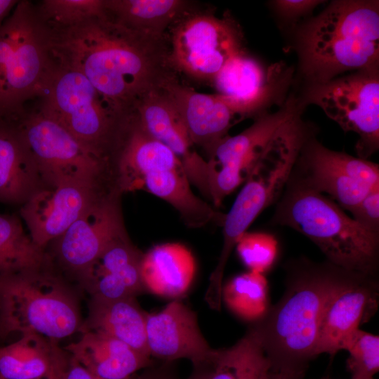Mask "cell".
<instances>
[{"mask_svg": "<svg viewBox=\"0 0 379 379\" xmlns=\"http://www.w3.org/2000/svg\"><path fill=\"white\" fill-rule=\"evenodd\" d=\"M208 366L194 368L192 373L185 379H208Z\"/></svg>", "mask_w": 379, "mask_h": 379, "instance_id": "obj_40", "label": "cell"}, {"mask_svg": "<svg viewBox=\"0 0 379 379\" xmlns=\"http://www.w3.org/2000/svg\"><path fill=\"white\" fill-rule=\"evenodd\" d=\"M69 357L57 341L24 333L17 341L0 347V373L5 379H47Z\"/></svg>", "mask_w": 379, "mask_h": 379, "instance_id": "obj_26", "label": "cell"}, {"mask_svg": "<svg viewBox=\"0 0 379 379\" xmlns=\"http://www.w3.org/2000/svg\"><path fill=\"white\" fill-rule=\"evenodd\" d=\"M347 366L351 379H374L379 370V337L360 328L346 344Z\"/></svg>", "mask_w": 379, "mask_h": 379, "instance_id": "obj_32", "label": "cell"}, {"mask_svg": "<svg viewBox=\"0 0 379 379\" xmlns=\"http://www.w3.org/2000/svg\"><path fill=\"white\" fill-rule=\"evenodd\" d=\"M149 354L162 361L187 359L193 368L211 364L217 352L204 338L197 314L177 299L146 317Z\"/></svg>", "mask_w": 379, "mask_h": 379, "instance_id": "obj_17", "label": "cell"}, {"mask_svg": "<svg viewBox=\"0 0 379 379\" xmlns=\"http://www.w3.org/2000/svg\"><path fill=\"white\" fill-rule=\"evenodd\" d=\"M195 260L191 251L179 243H166L143 253L140 274L145 291L177 298L189 289L195 274Z\"/></svg>", "mask_w": 379, "mask_h": 379, "instance_id": "obj_25", "label": "cell"}, {"mask_svg": "<svg viewBox=\"0 0 379 379\" xmlns=\"http://www.w3.org/2000/svg\"><path fill=\"white\" fill-rule=\"evenodd\" d=\"M272 369L255 324L234 345L217 350L208 379H270Z\"/></svg>", "mask_w": 379, "mask_h": 379, "instance_id": "obj_28", "label": "cell"}, {"mask_svg": "<svg viewBox=\"0 0 379 379\" xmlns=\"http://www.w3.org/2000/svg\"><path fill=\"white\" fill-rule=\"evenodd\" d=\"M236 247L239 258L250 271L262 274L271 267L277 253L276 239L264 232H245Z\"/></svg>", "mask_w": 379, "mask_h": 379, "instance_id": "obj_33", "label": "cell"}, {"mask_svg": "<svg viewBox=\"0 0 379 379\" xmlns=\"http://www.w3.org/2000/svg\"><path fill=\"white\" fill-rule=\"evenodd\" d=\"M267 282L263 274L250 271L222 286V301L239 317L259 321L268 310Z\"/></svg>", "mask_w": 379, "mask_h": 379, "instance_id": "obj_30", "label": "cell"}, {"mask_svg": "<svg viewBox=\"0 0 379 379\" xmlns=\"http://www.w3.org/2000/svg\"><path fill=\"white\" fill-rule=\"evenodd\" d=\"M82 321L74 289L51 267L0 274V334L58 342L79 332Z\"/></svg>", "mask_w": 379, "mask_h": 379, "instance_id": "obj_6", "label": "cell"}, {"mask_svg": "<svg viewBox=\"0 0 379 379\" xmlns=\"http://www.w3.org/2000/svg\"><path fill=\"white\" fill-rule=\"evenodd\" d=\"M163 89L176 106L193 145L204 149L209 159L218 145L228 136L237 117L259 109L218 93L197 92L180 84L177 78Z\"/></svg>", "mask_w": 379, "mask_h": 379, "instance_id": "obj_16", "label": "cell"}, {"mask_svg": "<svg viewBox=\"0 0 379 379\" xmlns=\"http://www.w3.org/2000/svg\"><path fill=\"white\" fill-rule=\"evenodd\" d=\"M117 185L122 193L145 190L171 204L190 227L224 215L196 196L183 164L166 145L149 135L134 116L114 161Z\"/></svg>", "mask_w": 379, "mask_h": 379, "instance_id": "obj_5", "label": "cell"}, {"mask_svg": "<svg viewBox=\"0 0 379 379\" xmlns=\"http://www.w3.org/2000/svg\"><path fill=\"white\" fill-rule=\"evenodd\" d=\"M319 379H333V378H328V377H323V378H319Z\"/></svg>", "mask_w": 379, "mask_h": 379, "instance_id": "obj_42", "label": "cell"}, {"mask_svg": "<svg viewBox=\"0 0 379 379\" xmlns=\"http://www.w3.org/2000/svg\"><path fill=\"white\" fill-rule=\"evenodd\" d=\"M173 364L174 362L162 361L159 366H149L130 379H178Z\"/></svg>", "mask_w": 379, "mask_h": 379, "instance_id": "obj_36", "label": "cell"}, {"mask_svg": "<svg viewBox=\"0 0 379 379\" xmlns=\"http://www.w3.org/2000/svg\"><path fill=\"white\" fill-rule=\"evenodd\" d=\"M37 99L39 109L114 167L133 116L117 112L84 74L55 60Z\"/></svg>", "mask_w": 379, "mask_h": 379, "instance_id": "obj_7", "label": "cell"}, {"mask_svg": "<svg viewBox=\"0 0 379 379\" xmlns=\"http://www.w3.org/2000/svg\"><path fill=\"white\" fill-rule=\"evenodd\" d=\"M379 286L376 276L352 272L330 298L321 323L317 356L344 350L352 335L376 312Z\"/></svg>", "mask_w": 379, "mask_h": 379, "instance_id": "obj_18", "label": "cell"}, {"mask_svg": "<svg viewBox=\"0 0 379 379\" xmlns=\"http://www.w3.org/2000/svg\"><path fill=\"white\" fill-rule=\"evenodd\" d=\"M64 347L80 364L100 379H130L136 372L152 366V357L107 335L87 331Z\"/></svg>", "mask_w": 379, "mask_h": 379, "instance_id": "obj_22", "label": "cell"}, {"mask_svg": "<svg viewBox=\"0 0 379 379\" xmlns=\"http://www.w3.org/2000/svg\"><path fill=\"white\" fill-rule=\"evenodd\" d=\"M115 191L121 192L77 182L46 187L21 206L20 215L33 242L46 250L95 200Z\"/></svg>", "mask_w": 379, "mask_h": 379, "instance_id": "obj_15", "label": "cell"}, {"mask_svg": "<svg viewBox=\"0 0 379 379\" xmlns=\"http://www.w3.org/2000/svg\"><path fill=\"white\" fill-rule=\"evenodd\" d=\"M0 379H5L0 373Z\"/></svg>", "mask_w": 379, "mask_h": 379, "instance_id": "obj_43", "label": "cell"}, {"mask_svg": "<svg viewBox=\"0 0 379 379\" xmlns=\"http://www.w3.org/2000/svg\"><path fill=\"white\" fill-rule=\"evenodd\" d=\"M11 122L30 151L46 187L77 182L118 189L112 166L37 107L26 109Z\"/></svg>", "mask_w": 379, "mask_h": 379, "instance_id": "obj_9", "label": "cell"}, {"mask_svg": "<svg viewBox=\"0 0 379 379\" xmlns=\"http://www.w3.org/2000/svg\"><path fill=\"white\" fill-rule=\"evenodd\" d=\"M271 222L307 237L338 267L377 274L379 234L365 230L331 199L291 177L277 201Z\"/></svg>", "mask_w": 379, "mask_h": 379, "instance_id": "obj_4", "label": "cell"}, {"mask_svg": "<svg viewBox=\"0 0 379 379\" xmlns=\"http://www.w3.org/2000/svg\"><path fill=\"white\" fill-rule=\"evenodd\" d=\"M140 126L171 149L181 160L190 183L210 200L209 179L214 168L193 149L181 116L164 89L152 91L136 105Z\"/></svg>", "mask_w": 379, "mask_h": 379, "instance_id": "obj_19", "label": "cell"}, {"mask_svg": "<svg viewBox=\"0 0 379 379\" xmlns=\"http://www.w3.org/2000/svg\"><path fill=\"white\" fill-rule=\"evenodd\" d=\"M350 213L363 228L379 234V187L370 192Z\"/></svg>", "mask_w": 379, "mask_h": 379, "instance_id": "obj_34", "label": "cell"}, {"mask_svg": "<svg viewBox=\"0 0 379 379\" xmlns=\"http://www.w3.org/2000/svg\"><path fill=\"white\" fill-rule=\"evenodd\" d=\"M46 187L15 126L0 120V202L22 206Z\"/></svg>", "mask_w": 379, "mask_h": 379, "instance_id": "obj_23", "label": "cell"}, {"mask_svg": "<svg viewBox=\"0 0 379 379\" xmlns=\"http://www.w3.org/2000/svg\"><path fill=\"white\" fill-rule=\"evenodd\" d=\"M298 44L301 70L312 84L377 67L378 1H332L303 27Z\"/></svg>", "mask_w": 379, "mask_h": 379, "instance_id": "obj_3", "label": "cell"}, {"mask_svg": "<svg viewBox=\"0 0 379 379\" xmlns=\"http://www.w3.org/2000/svg\"><path fill=\"white\" fill-rule=\"evenodd\" d=\"M51 259L25 232L19 218L0 214V274L51 267Z\"/></svg>", "mask_w": 379, "mask_h": 379, "instance_id": "obj_29", "label": "cell"}, {"mask_svg": "<svg viewBox=\"0 0 379 379\" xmlns=\"http://www.w3.org/2000/svg\"><path fill=\"white\" fill-rule=\"evenodd\" d=\"M190 9L184 0H104L105 13L111 20L154 39L166 38V31Z\"/></svg>", "mask_w": 379, "mask_h": 379, "instance_id": "obj_27", "label": "cell"}, {"mask_svg": "<svg viewBox=\"0 0 379 379\" xmlns=\"http://www.w3.org/2000/svg\"><path fill=\"white\" fill-rule=\"evenodd\" d=\"M67 364V362L64 366L53 372L47 379H62V375Z\"/></svg>", "mask_w": 379, "mask_h": 379, "instance_id": "obj_41", "label": "cell"}, {"mask_svg": "<svg viewBox=\"0 0 379 379\" xmlns=\"http://www.w3.org/2000/svg\"><path fill=\"white\" fill-rule=\"evenodd\" d=\"M307 187L328 194L350 212L379 187V166L324 147L310 137L304 143L290 175Z\"/></svg>", "mask_w": 379, "mask_h": 379, "instance_id": "obj_12", "label": "cell"}, {"mask_svg": "<svg viewBox=\"0 0 379 379\" xmlns=\"http://www.w3.org/2000/svg\"><path fill=\"white\" fill-rule=\"evenodd\" d=\"M307 366H272L270 379H303Z\"/></svg>", "mask_w": 379, "mask_h": 379, "instance_id": "obj_38", "label": "cell"}, {"mask_svg": "<svg viewBox=\"0 0 379 379\" xmlns=\"http://www.w3.org/2000/svg\"><path fill=\"white\" fill-rule=\"evenodd\" d=\"M169 60L175 71L194 79L213 81L225 62L244 51L234 20L189 12L172 27Z\"/></svg>", "mask_w": 379, "mask_h": 379, "instance_id": "obj_11", "label": "cell"}, {"mask_svg": "<svg viewBox=\"0 0 379 379\" xmlns=\"http://www.w3.org/2000/svg\"><path fill=\"white\" fill-rule=\"evenodd\" d=\"M54 65L48 29L30 1H19L0 29V120L14 121L36 99Z\"/></svg>", "mask_w": 379, "mask_h": 379, "instance_id": "obj_8", "label": "cell"}, {"mask_svg": "<svg viewBox=\"0 0 379 379\" xmlns=\"http://www.w3.org/2000/svg\"><path fill=\"white\" fill-rule=\"evenodd\" d=\"M307 102L322 109L345 132L358 135V157L367 159L379 148L378 66L330 81L312 84Z\"/></svg>", "mask_w": 379, "mask_h": 379, "instance_id": "obj_10", "label": "cell"}, {"mask_svg": "<svg viewBox=\"0 0 379 379\" xmlns=\"http://www.w3.org/2000/svg\"><path fill=\"white\" fill-rule=\"evenodd\" d=\"M88 307L87 317L79 329L80 333L94 331L107 335L151 357L146 340L147 312L140 307L135 297L114 300L90 298Z\"/></svg>", "mask_w": 379, "mask_h": 379, "instance_id": "obj_24", "label": "cell"}, {"mask_svg": "<svg viewBox=\"0 0 379 379\" xmlns=\"http://www.w3.org/2000/svg\"><path fill=\"white\" fill-rule=\"evenodd\" d=\"M321 2L314 0H278L274 1V4L283 16L293 18L307 13Z\"/></svg>", "mask_w": 379, "mask_h": 379, "instance_id": "obj_35", "label": "cell"}, {"mask_svg": "<svg viewBox=\"0 0 379 379\" xmlns=\"http://www.w3.org/2000/svg\"><path fill=\"white\" fill-rule=\"evenodd\" d=\"M62 379L100 378L95 375L69 355V360L62 375Z\"/></svg>", "mask_w": 379, "mask_h": 379, "instance_id": "obj_37", "label": "cell"}, {"mask_svg": "<svg viewBox=\"0 0 379 379\" xmlns=\"http://www.w3.org/2000/svg\"><path fill=\"white\" fill-rule=\"evenodd\" d=\"M288 79L281 64L265 69L242 51L225 62L212 82L218 94L260 109L287 86Z\"/></svg>", "mask_w": 379, "mask_h": 379, "instance_id": "obj_21", "label": "cell"}, {"mask_svg": "<svg viewBox=\"0 0 379 379\" xmlns=\"http://www.w3.org/2000/svg\"><path fill=\"white\" fill-rule=\"evenodd\" d=\"M300 105L290 98L278 111L260 115L248 128L218 145L211 159L215 170L209 180L210 200L215 206L246 180L272 136L299 113Z\"/></svg>", "mask_w": 379, "mask_h": 379, "instance_id": "obj_14", "label": "cell"}, {"mask_svg": "<svg viewBox=\"0 0 379 379\" xmlns=\"http://www.w3.org/2000/svg\"><path fill=\"white\" fill-rule=\"evenodd\" d=\"M36 11L48 27H67L104 12V0H43Z\"/></svg>", "mask_w": 379, "mask_h": 379, "instance_id": "obj_31", "label": "cell"}, {"mask_svg": "<svg viewBox=\"0 0 379 379\" xmlns=\"http://www.w3.org/2000/svg\"><path fill=\"white\" fill-rule=\"evenodd\" d=\"M46 26L54 60L84 74L124 117H132L145 95L176 79L166 38L127 29L105 11L70 27Z\"/></svg>", "mask_w": 379, "mask_h": 379, "instance_id": "obj_1", "label": "cell"}, {"mask_svg": "<svg viewBox=\"0 0 379 379\" xmlns=\"http://www.w3.org/2000/svg\"><path fill=\"white\" fill-rule=\"evenodd\" d=\"M19 1L0 0V29Z\"/></svg>", "mask_w": 379, "mask_h": 379, "instance_id": "obj_39", "label": "cell"}, {"mask_svg": "<svg viewBox=\"0 0 379 379\" xmlns=\"http://www.w3.org/2000/svg\"><path fill=\"white\" fill-rule=\"evenodd\" d=\"M288 269L284 295L255 325L272 366H308L326 307L353 271L304 259Z\"/></svg>", "mask_w": 379, "mask_h": 379, "instance_id": "obj_2", "label": "cell"}, {"mask_svg": "<svg viewBox=\"0 0 379 379\" xmlns=\"http://www.w3.org/2000/svg\"><path fill=\"white\" fill-rule=\"evenodd\" d=\"M115 191L90 205L72 225L52 241L48 254L74 278L110 244L128 235L123 218L121 197Z\"/></svg>", "mask_w": 379, "mask_h": 379, "instance_id": "obj_13", "label": "cell"}, {"mask_svg": "<svg viewBox=\"0 0 379 379\" xmlns=\"http://www.w3.org/2000/svg\"><path fill=\"white\" fill-rule=\"evenodd\" d=\"M142 255L126 235L110 244L75 279L92 298L136 297L145 291L140 274Z\"/></svg>", "mask_w": 379, "mask_h": 379, "instance_id": "obj_20", "label": "cell"}]
</instances>
